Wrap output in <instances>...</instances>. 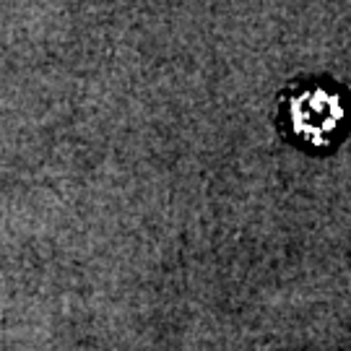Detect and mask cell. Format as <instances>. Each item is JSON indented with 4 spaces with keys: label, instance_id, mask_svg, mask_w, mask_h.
Here are the masks:
<instances>
[{
    "label": "cell",
    "instance_id": "1",
    "mask_svg": "<svg viewBox=\"0 0 351 351\" xmlns=\"http://www.w3.org/2000/svg\"><path fill=\"white\" fill-rule=\"evenodd\" d=\"M274 125L294 149L330 154L351 133V88L323 73L294 75L278 91Z\"/></svg>",
    "mask_w": 351,
    "mask_h": 351
}]
</instances>
